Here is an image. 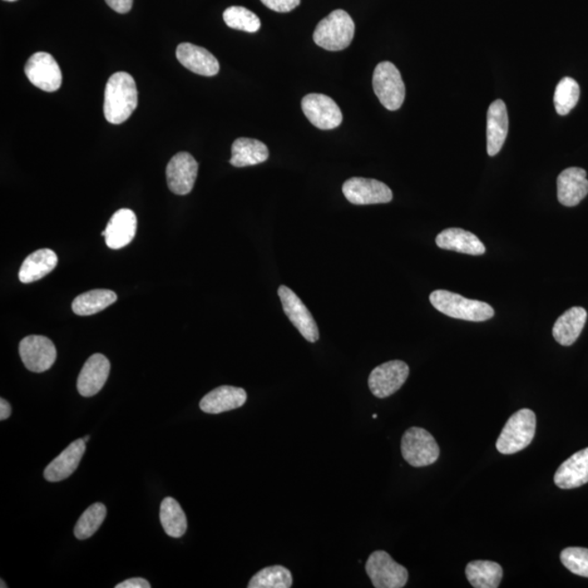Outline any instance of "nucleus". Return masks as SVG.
Here are the masks:
<instances>
[{
    "instance_id": "obj_1",
    "label": "nucleus",
    "mask_w": 588,
    "mask_h": 588,
    "mask_svg": "<svg viewBox=\"0 0 588 588\" xmlns=\"http://www.w3.org/2000/svg\"><path fill=\"white\" fill-rule=\"evenodd\" d=\"M137 107V90L135 79L127 72L113 73L106 84L104 97V115L112 125H121Z\"/></svg>"
},
{
    "instance_id": "obj_2",
    "label": "nucleus",
    "mask_w": 588,
    "mask_h": 588,
    "mask_svg": "<svg viewBox=\"0 0 588 588\" xmlns=\"http://www.w3.org/2000/svg\"><path fill=\"white\" fill-rule=\"evenodd\" d=\"M429 301L439 312L452 319L468 320V322H485L495 316L493 306L482 301L464 298L447 290L434 291L429 295Z\"/></svg>"
},
{
    "instance_id": "obj_3",
    "label": "nucleus",
    "mask_w": 588,
    "mask_h": 588,
    "mask_svg": "<svg viewBox=\"0 0 588 588\" xmlns=\"http://www.w3.org/2000/svg\"><path fill=\"white\" fill-rule=\"evenodd\" d=\"M355 34V24L344 10H335L316 27L313 38L316 46L329 52H339L350 46Z\"/></svg>"
},
{
    "instance_id": "obj_4",
    "label": "nucleus",
    "mask_w": 588,
    "mask_h": 588,
    "mask_svg": "<svg viewBox=\"0 0 588 588\" xmlns=\"http://www.w3.org/2000/svg\"><path fill=\"white\" fill-rule=\"evenodd\" d=\"M536 433V415L530 409H522L508 419L499 436L497 451L502 454L522 451L533 442Z\"/></svg>"
},
{
    "instance_id": "obj_5",
    "label": "nucleus",
    "mask_w": 588,
    "mask_h": 588,
    "mask_svg": "<svg viewBox=\"0 0 588 588\" xmlns=\"http://www.w3.org/2000/svg\"><path fill=\"white\" fill-rule=\"evenodd\" d=\"M374 92L382 105L388 111H398L405 98V86L402 73L393 63L383 62L375 68Z\"/></svg>"
},
{
    "instance_id": "obj_6",
    "label": "nucleus",
    "mask_w": 588,
    "mask_h": 588,
    "mask_svg": "<svg viewBox=\"0 0 588 588\" xmlns=\"http://www.w3.org/2000/svg\"><path fill=\"white\" fill-rule=\"evenodd\" d=\"M402 452L410 466L423 468L437 461L441 449L427 429L411 427L403 435Z\"/></svg>"
},
{
    "instance_id": "obj_7",
    "label": "nucleus",
    "mask_w": 588,
    "mask_h": 588,
    "mask_svg": "<svg viewBox=\"0 0 588 588\" xmlns=\"http://www.w3.org/2000/svg\"><path fill=\"white\" fill-rule=\"evenodd\" d=\"M365 571L377 588H402L409 580L408 570L384 551H374L369 556Z\"/></svg>"
},
{
    "instance_id": "obj_8",
    "label": "nucleus",
    "mask_w": 588,
    "mask_h": 588,
    "mask_svg": "<svg viewBox=\"0 0 588 588\" xmlns=\"http://www.w3.org/2000/svg\"><path fill=\"white\" fill-rule=\"evenodd\" d=\"M301 106L309 121L320 130L335 129L343 122V112L337 103L325 94H309L304 96Z\"/></svg>"
},
{
    "instance_id": "obj_9",
    "label": "nucleus",
    "mask_w": 588,
    "mask_h": 588,
    "mask_svg": "<svg viewBox=\"0 0 588 588\" xmlns=\"http://www.w3.org/2000/svg\"><path fill=\"white\" fill-rule=\"evenodd\" d=\"M409 374L410 369L403 360H390L372 370L369 377V390L375 397L388 398L403 386Z\"/></svg>"
},
{
    "instance_id": "obj_10",
    "label": "nucleus",
    "mask_w": 588,
    "mask_h": 588,
    "mask_svg": "<svg viewBox=\"0 0 588 588\" xmlns=\"http://www.w3.org/2000/svg\"><path fill=\"white\" fill-rule=\"evenodd\" d=\"M22 362L33 373H44L57 359V350L51 339L44 335H28L19 345Z\"/></svg>"
},
{
    "instance_id": "obj_11",
    "label": "nucleus",
    "mask_w": 588,
    "mask_h": 588,
    "mask_svg": "<svg viewBox=\"0 0 588 588\" xmlns=\"http://www.w3.org/2000/svg\"><path fill=\"white\" fill-rule=\"evenodd\" d=\"M24 72L34 87L46 92H56L62 83V73L51 54L37 53L29 58Z\"/></svg>"
},
{
    "instance_id": "obj_12",
    "label": "nucleus",
    "mask_w": 588,
    "mask_h": 588,
    "mask_svg": "<svg viewBox=\"0 0 588 588\" xmlns=\"http://www.w3.org/2000/svg\"><path fill=\"white\" fill-rule=\"evenodd\" d=\"M278 295L290 322L309 343H316L319 339L318 324L302 300L286 286H279Z\"/></svg>"
},
{
    "instance_id": "obj_13",
    "label": "nucleus",
    "mask_w": 588,
    "mask_h": 588,
    "mask_svg": "<svg viewBox=\"0 0 588 588\" xmlns=\"http://www.w3.org/2000/svg\"><path fill=\"white\" fill-rule=\"evenodd\" d=\"M343 192L354 205L386 204L393 201V191L384 182L354 177L344 182Z\"/></svg>"
},
{
    "instance_id": "obj_14",
    "label": "nucleus",
    "mask_w": 588,
    "mask_h": 588,
    "mask_svg": "<svg viewBox=\"0 0 588 588\" xmlns=\"http://www.w3.org/2000/svg\"><path fill=\"white\" fill-rule=\"evenodd\" d=\"M197 171L199 164L194 156L186 152L178 153L167 165L168 187L177 195H189L195 185Z\"/></svg>"
},
{
    "instance_id": "obj_15",
    "label": "nucleus",
    "mask_w": 588,
    "mask_h": 588,
    "mask_svg": "<svg viewBox=\"0 0 588 588\" xmlns=\"http://www.w3.org/2000/svg\"><path fill=\"white\" fill-rule=\"evenodd\" d=\"M111 373L110 360L101 353L88 358L78 377V392L83 397L90 398L100 393Z\"/></svg>"
},
{
    "instance_id": "obj_16",
    "label": "nucleus",
    "mask_w": 588,
    "mask_h": 588,
    "mask_svg": "<svg viewBox=\"0 0 588 588\" xmlns=\"http://www.w3.org/2000/svg\"><path fill=\"white\" fill-rule=\"evenodd\" d=\"M137 228L136 212L129 209H121L112 215L102 236H105L108 248L120 250L135 239Z\"/></svg>"
},
{
    "instance_id": "obj_17",
    "label": "nucleus",
    "mask_w": 588,
    "mask_h": 588,
    "mask_svg": "<svg viewBox=\"0 0 588 588\" xmlns=\"http://www.w3.org/2000/svg\"><path fill=\"white\" fill-rule=\"evenodd\" d=\"M584 170L577 167L567 168L557 179L558 200L562 205H579L588 195V180Z\"/></svg>"
},
{
    "instance_id": "obj_18",
    "label": "nucleus",
    "mask_w": 588,
    "mask_h": 588,
    "mask_svg": "<svg viewBox=\"0 0 588 588\" xmlns=\"http://www.w3.org/2000/svg\"><path fill=\"white\" fill-rule=\"evenodd\" d=\"M177 59L182 66L199 76L214 77L219 72V62L207 49L182 43L177 47Z\"/></svg>"
},
{
    "instance_id": "obj_19",
    "label": "nucleus",
    "mask_w": 588,
    "mask_h": 588,
    "mask_svg": "<svg viewBox=\"0 0 588 588\" xmlns=\"http://www.w3.org/2000/svg\"><path fill=\"white\" fill-rule=\"evenodd\" d=\"M86 443L84 439H78V441L69 444L65 451L48 464L46 471H44V477L48 482L53 483L62 482L63 479L70 477L78 468L79 464H80L84 452H86Z\"/></svg>"
},
{
    "instance_id": "obj_20",
    "label": "nucleus",
    "mask_w": 588,
    "mask_h": 588,
    "mask_svg": "<svg viewBox=\"0 0 588 588\" xmlns=\"http://www.w3.org/2000/svg\"><path fill=\"white\" fill-rule=\"evenodd\" d=\"M509 130V117L505 102L491 104L487 112V153L496 156L505 145Z\"/></svg>"
},
{
    "instance_id": "obj_21",
    "label": "nucleus",
    "mask_w": 588,
    "mask_h": 588,
    "mask_svg": "<svg viewBox=\"0 0 588 588\" xmlns=\"http://www.w3.org/2000/svg\"><path fill=\"white\" fill-rule=\"evenodd\" d=\"M248 395L245 390L238 387L221 386L211 390L201 400L203 412L220 414L241 408L246 402Z\"/></svg>"
},
{
    "instance_id": "obj_22",
    "label": "nucleus",
    "mask_w": 588,
    "mask_h": 588,
    "mask_svg": "<svg viewBox=\"0 0 588 588\" xmlns=\"http://www.w3.org/2000/svg\"><path fill=\"white\" fill-rule=\"evenodd\" d=\"M553 481L561 489L585 485L588 483V448L566 460L557 469Z\"/></svg>"
},
{
    "instance_id": "obj_23",
    "label": "nucleus",
    "mask_w": 588,
    "mask_h": 588,
    "mask_svg": "<svg viewBox=\"0 0 588 588\" xmlns=\"http://www.w3.org/2000/svg\"><path fill=\"white\" fill-rule=\"evenodd\" d=\"M436 244L443 250L468 255L485 254V245L472 232L461 228H448L437 236Z\"/></svg>"
},
{
    "instance_id": "obj_24",
    "label": "nucleus",
    "mask_w": 588,
    "mask_h": 588,
    "mask_svg": "<svg viewBox=\"0 0 588 588\" xmlns=\"http://www.w3.org/2000/svg\"><path fill=\"white\" fill-rule=\"evenodd\" d=\"M586 319V310L580 306L566 311L553 325V338L563 347H570L580 337Z\"/></svg>"
},
{
    "instance_id": "obj_25",
    "label": "nucleus",
    "mask_w": 588,
    "mask_h": 588,
    "mask_svg": "<svg viewBox=\"0 0 588 588\" xmlns=\"http://www.w3.org/2000/svg\"><path fill=\"white\" fill-rule=\"evenodd\" d=\"M58 256L53 250L42 249L33 252L24 260L19 271V279L22 284H32L44 278L56 269Z\"/></svg>"
},
{
    "instance_id": "obj_26",
    "label": "nucleus",
    "mask_w": 588,
    "mask_h": 588,
    "mask_svg": "<svg viewBox=\"0 0 588 588\" xmlns=\"http://www.w3.org/2000/svg\"><path fill=\"white\" fill-rule=\"evenodd\" d=\"M231 153L230 164L239 168L261 164L269 157V147L263 142L249 137L236 138Z\"/></svg>"
},
{
    "instance_id": "obj_27",
    "label": "nucleus",
    "mask_w": 588,
    "mask_h": 588,
    "mask_svg": "<svg viewBox=\"0 0 588 588\" xmlns=\"http://www.w3.org/2000/svg\"><path fill=\"white\" fill-rule=\"evenodd\" d=\"M467 579L476 588H498L503 576L501 565L487 560L469 562L466 569Z\"/></svg>"
},
{
    "instance_id": "obj_28",
    "label": "nucleus",
    "mask_w": 588,
    "mask_h": 588,
    "mask_svg": "<svg viewBox=\"0 0 588 588\" xmlns=\"http://www.w3.org/2000/svg\"><path fill=\"white\" fill-rule=\"evenodd\" d=\"M117 294L112 290L96 289L78 295L72 303L73 312L80 316H88L102 312L117 301Z\"/></svg>"
},
{
    "instance_id": "obj_29",
    "label": "nucleus",
    "mask_w": 588,
    "mask_h": 588,
    "mask_svg": "<svg viewBox=\"0 0 588 588\" xmlns=\"http://www.w3.org/2000/svg\"><path fill=\"white\" fill-rule=\"evenodd\" d=\"M161 522L168 536L180 538L187 530V520L184 510L176 499L167 497L161 505Z\"/></svg>"
},
{
    "instance_id": "obj_30",
    "label": "nucleus",
    "mask_w": 588,
    "mask_h": 588,
    "mask_svg": "<svg viewBox=\"0 0 588 588\" xmlns=\"http://www.w3.org/2000/svg\"><path fill=\"white\" fill-rule=\"evenodd\" d=\"M294 584L293 575L283 566L265 567L252 577L249 588H290Z\"/></svg>"
},
{
    "instance_id": "obj_31",
    "label": "nucleus",
    "mask_w": 588,
    "mask_h": 588,
    "mask_svg": "<svg viewBox=\"0 0 588 588\" xmlns=\"http://www.w3.org/2000/svg\"><path fill=\"white\" fill-rule=\"evenodd\" d=\"M106 507L103 503L97 502L88 507L74 527V536L78 540L84 541L90 538L102 526L106 518Z\"/></svg>"
},
{
    "instance_id": "obj_32",
    "label": "nucleus",
    "mask_w": 588,
    "mask_h": 588,
    "mask_svg": "<svg viewBox=\"0 0 588 588\" xmlns=\"http://www.w3.org/2000/svg\"><path fill=\"white\" fill-rule=\"evenodd\" d=\"M580 100V86L575 79L570 77L563 78L558 83L553 96V103H555L556 111L560 116H566L573 108L576 106L577 102Z\"/></svg>"
},
{
    "instance_id": "obj_33",
    "label": "nucleus",
    "mask_w": 588,
    "mask_h": 588,
    "mask_svg": "<svg viewBox=\"0 0 588 588\" xmlns=\"http://www.w3.org/2000/svg\"><path fill=\"white\" fill-rule=\"evenodd\" d=\"M224 21L231 29L249 33L258 32L261 20L251 10L241 6H232L225 10Z\"/></svg>"
},
{
    "instance_id": "obj_34",
    "label": "nucleus",
    "mask_w": 588,
    "mask_h": 588,
    "mask_svg": "<svg viewBox=\"0 0 588 588\" xmlns=\"http://www.w3.org/2000/svg\"><path fill=\"white\" fill-rule=\"evenodd\" d=\"M562 565L576 576L588 577V550L581 547H569L560 555Z\"/></svg>"
},
{
    "instance_id": "obj_35",
    "label": "nucleus",
    "mask_w": 588,
    "mask_h": 588,
    "mask_svg": "<svg viewBox=\"0 0 588 588\" xmlns=\"http://www.w3.org/2000/svg\"><path fill=\"white\" fill-rule=\"evenodd\" d=\"M261 2L276 12H290L299 6L301 0H261Z\"/></svg>"
},
{
    "instance_id": "obj_36",
    "label": "nucleus",
    "mask_w": 588,
    "mask_h": 588,
    "mask_svg": "<svg viewBox=\"0 0 588 588\" xmlns=\"http://www.w3.org/2000/svg\"><path fill=\"white\" fill-rule=\"evenodd\" d=\"M108 6L118 13H128L133 6V0H105Z\"/></svg>"
},
{
    "instance_id": "obj_37",
    "label": "nucleus",
    "mask_w": 588,
    "mask_h": 588,
    "mask_svg": "<svg viewBox=\"0 0 588 588\" xmlns=\"http://www.w3.org/2000/svg\"><path fill=\"white\" fill-rule=\"evenodd\" d=\"M151 584L142 577H132V579L120 583L116 588H150Z\"/></svg>"
},
{
    "instance_id": "obj_38",
    "label": "nucleus",
    "mask_w": 588,
    "mask_h": 588,
    "mask_svg": "<svg viewBox=\"0 0 588 588\" xmlns=\"http://www.w3.org/2000/svg\"><path fill=\"white\" fill-rule=\"evenodd\" d=\"M12 413V405L4 399H0V421H4Z\"/></svg>"
},
{
    "instance_id": "obj_39",
    "label": "nucleus",
    "mask_w": 588,
    "mask_h": 588,
    "mask_svg": "<svg viewBox=\"0 0 588 588\" xmlns=\"http://www.w3.org/2000/svg\"><path fill=\"white\" fill-rule=\"evenodd\" d=\"M83 439H84V442L87 443L88 441H90V436H86Z\"/></svg>"
},
{
    "instance_id": "obj_40",
    "label": "nucleus",
    "mask_w": 588,
    "mask_h": 588,
    "mask_svg": "<svg viewBox=\"0 0 588 588\" xmlns=\"http://www.w3.org/2000/svg\"><path fill=\"white\" fill-rule=\"evenodd\" d=\"M0 586H2V588H4V587L6 588L7 587L6 583H4L3 580H2V585H0Z\"/></svg>"
},
{
    "instance_id": "obj_41",
    "label": "nucleus",
    "mask_w": 588,
    "mask_h": 588,
    "mask_svg": "<svg viewBox=\"0 0 588 588\" xmlns=\"http://www.w3.org/2000/svg\"><path fill=\"white\" fill-rule=\"evenodd\" d=\"M4 2H10V3H12V2H17V0H4Z\"/></svg>"
}]
</instances>
